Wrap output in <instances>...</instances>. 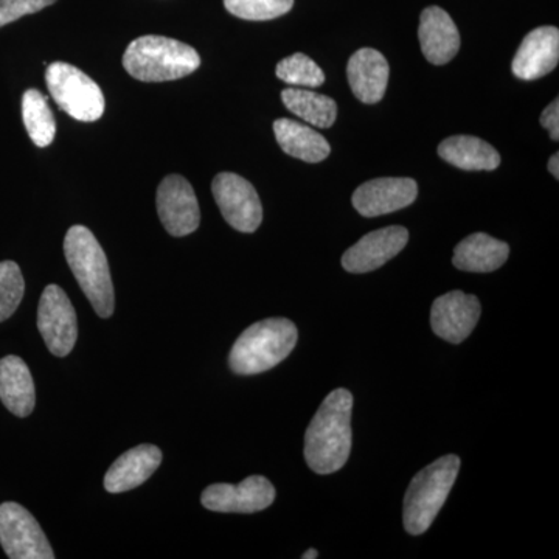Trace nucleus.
<instances>
[{"label": "nucleus", "instance_id": "11", "mask_svg": "<svg viewBox=\"0 0 559 559\" xmlns=\"http://www.w3.org/2000/svg\"><path fill=\"white\" fill-rule=\"evenodd\" d=\"M274 500V485L263 476H250L238 485H210L201 496L202 506L218 513H259Z\"/></svg>", "mask_w": 559, "mask_h": 559}, {"label": "nucleus", "instance_id": "8", "mask_svg": "<svg viewBox=\"0 0 559 559\" xmlns=\"http://www.w3.org/2000/svg\"><path fill=\"white\" fill-rule=\"evenodd\" d=\"M212 193L224 219L235 230L253 234L263 221V207L252 183L235 173H219L212 182Z\"/></svg>", "mask_w": 559, "mask_h": 559}, {"label": "nucleus", "instance_id": "31", "mask_svg": "<svg viewBox=\"0 0 559 559\" xmlns=\"http://www.w3.org/2000/svg\"><path fill=\"white\" fill-rule=\"evenodd\" d=\"M301 558H304V559H316V558H319V551L314 550V549L307 550V551H305L304 555H301Z\"/></svg>", "mask_w": 559, "mask_h": 559}, {"label": "nucleus", "instance_id": "22", "mask_svg": "<svg viewBox=\"0 0 559 559\" xmlns=\"http://www.w3.org/2000/svg\"><path fill=\"white\" fill-rule=\"evenodd\" d=\"M439 156L460 170L491 171L500 165V154L489 143L473 135H454L443 140Z\"/></svg>", "mask_w": 559, "mask_h": 559}, {"label": "nucleus", "instance_id": "20", "mask_svg": "<svg viewBox=\"0 0 559 559\" xmlns=\"http://www.w3.org/2000/svg\"><path fill=\"white\" fill-rule=\"evenodd\" d=\"M509 255L510 248L507 242L496 240L487 234H474L459 242L452 263L460 271L492 272L502 267Z\"/></svg>", "mask_w": 559, "mask_h": 559}, {"label": "nucleus", "instance_id": "21", "mask_svg": "<svg viewBox=\"0 0 559 559\" xmlns=\"http://www.w3.org/2000/svg\"><path fill=\"white\" fill-rule=\"evenodd\" d=\"M275 139L280 148L288 156L308 164H318L330 156L331 146L318 131L304 123L289 119H280L274 123Z\"/></svg>", "mask_w": 559, "mask_h": 559}, {"label": "nucleus", "instance_id": "18", "mask_svg": "<svg viewBox=\"0 0 559 559\" xmlns=\"http://www.w3.org/2000/svg\"><path fill=\"white\" fill-rule=\"evenodd\" d=\"M389 75V62L378 50L360 49L349 58L348 83L359 102L380 103L388 90Z\"/></svg>", "mask_w": 559, "mask_h": 559}, {"label": "nucleus", "instance_id": "26", "mask_svg": "<svg viewBox=\"0 0 559 559\" xmlns=\"http://www.w3.org/2000/svg\"><path fill=\"white\" fill-rule=\"evenodd\" d=\"M25 280L14 261L0 263V322L11 318L24 299Z\"/></svg>", "mask_w": 559, "mask_h": 559}, {"label": "nucleus", "instance_id": "16", "mask_svg": "<svg viewBox=\"0 0 559 559\" xmlns=\"http://www.w3.org/2000/svg\"><path fill=\"white\" fill-rule=\"evenodd\" d=\"M419 44L426 60L448 64L460 49V33L450 14L440 7H429L419 17Z\"/></svg>", "mask_w": 559, "mask_h": 559}, {"label": "nucleus", "instance_id": "13", "mask_svg": "<svg viewBox=\"0 0 559 559\" xmlns=\"http://www.w3.org/2000/svg\"><path fill=\"white\" fill-rule=\"evenodd\" d=\"M409 231L401 226L370 231L342 255V266L352 274H366L384 266L406 248Z\"/></svg>", "mask_w": 559, "mask_h": 559}, {"label": "nucleus", "instance_id": "9", "mask_svg": "<svg viewBox=\"0 0 559 559\" xmlns=\"http://www.w3.org/2000/svg\"><path fill=\"white\" fill-rule=\"evenodd\" d=\"M38 330L53 356L66 358L79 337L76 312L68 294L57 285H49L40 296Z\"/></svg>", "mask_w": 559, "mask_h": 559}, {"label": "nucleus", "instance_id": "5", "mask_svg": "<svg viewBox=\"0 0 559 559\" xmlns=\"http://www.w3.org/2000/svg\"><path fill=\"white\" fill-rule=\"evenodd\" d=\"M460 457L454 454L444 455L419 471L412 479L404 496V528L411 535H423L439 516L455 479H457Z\"/></svg>", "mask_w": 559, "mask_h": 559}, {"label": "nucleus", "instance_id": "19", "mask_svg": "<svg viewBox=\"0 0 559 559\" xmlns=\"http://www.w3.org/2000/svg\"><path fill=\"white\" fill-rule=\"evenodd\" d=\"M0 400L16 417H28L35 409V382L27 364L20 356L0 359Z\"/></svg>", "mask_w": 559, "mask_h": 559}, {"label": "nucleus", "instance_id": "10", "mask_svg": "<svg viewBox=\"0 0 559 559\" xmlns=\"http://www.w3.org/2000/svg\"><path fill=\"white\" fill-rule=\"evenodd\" d=\"M157 213L165 230L173 237H187L200 227L201 210L189 180L167 176L157 189Z\"/></svg>", "mask_w": 559, "mask_h": 559}, {"label": "nucleus", "instance_id": "28", "mask_svg": "<svg viewBox=\"0 0 559 559\" xmlns=\"http://www.w3.org/2000/svg\"><path fill=\"white\" fill-rule=\"evenodd\" d=\"M55 2L57 0H0V28L27 14L38 13Z\"/></svg>", "mask_w": 559, "mask_h": 559}, {"label": "nucleus", "instance_id": "25", "mask_svg": "<svg viewBox=\"0 0 559 559\" xmlns=\"http://www.w3.org/2000/svg\"><path fill=\"white\" fill-rule=\"evenodd\" d=\"M280 80L290 84V86L314 87L322 86L325 83V73L304 53H294L285 58L277 64L275 70Z\"/></svg>", "mask_w": 559, "mask_h": 559}, {"label": "nucleus", "instance_id": "12", "mask_svg": "<svg viewBox=\"0 0 559 559\" xmlns=\"http://www.w3.org/2000/svg\"><path fill=\"white\" fill-rule=\"evenodd\" d=\"M480 312V301L476 296L463 290H451L433 301L430 325L441 340L462 344L479 323Z\"/></svg>", "mask_w": 559, "mask_h": 559}, {"label": "nucleus", "instance_id": "17", "mask_svg": "<svg viewBox=\"0 0 559 559\" xmlns=\"http://www.w3.org/2000/svg\"><path fill=\"white\" fill-rule=\"evenodd\" d=\"M162 463V451L154 444H140L121 454L105 476L106 491L112 495L140 487L156 473Z\"/></svg>", "mask_w": 559, "mask_h": 559}, {"label": "nucleus", "instance_id": "7", "mask_svg": "<svg viewBox=\"0 0 559 559\" xmlns=\"http://www.w3.org/2000/svg\"><path fill=\"white\" fill-rule=\"evenodd\" d=\"M0 544L11 559H55L38 521L16 502L0 506Z\"/></svg>", "mask_w": 559, "mask_h": 559}, {"label": "nucleus", "instance_id": "1", "mask_svg": "<svg viewBox=\"0 0 559 559\" xmlns=\"http://www.w3.org/2000/svg\"><path fill=\"white\" fill-rule=\"evenodd\" d=\"M353 395L336 389L323 400L305 433V460L314 473L333 474L344 468L352 452Z\"/></svg>", "mask_w": 559, "mask_h": 559}, {"label": "nucleus", "instance_id": "27", "mask_svg": "<svg viewBox=\"0 0 559 559\" xmlns=\"http://www.w3.org/2000/svg\"><path fill=\"white\" fill-rule=\"evenodd\" d=\"M224 7L240 20L271 21L288 13L294 0H224Z\"/></svg>", "mask_w": 559, "mask_h": 559}, {"label": "nucleus", "instance_id": "15", "mask_svg": "<svg viewBox=\"0 0 559 559\" xmlns=\"http://www.w3.org/2000/svg\"><path fill=\"white\" fill-rule=\"evenodd\" d=\"M559 61V31L557 27H538L522 40L514 57L516 79L532 81L549 75Z\"/></svg>", "mask_w": 559, "mask_h": 559}, {"label": "nucleus", "instance_id": "23", "mask_svg": "<svg viewBox=\"0 0 559 559\" xmlns=\"http://www.w3.org/2000/svg\"><path fill=\"white\" fill-rule=\"evenodd\" d=\"M282 100L286 108L301 120L316 128L333 127L337 117V105L333 98L314 91L285 90Z\"/></svg>", "mask_w": 559, "mask_h": 559}, {"label": "nucleus", "instance_id": "14", "mask_svg": "<svg viewBox=\"0 0 559 559\" xmlns=\"http://www.w3.org/2000/svg\"><path fill=\"white\" fill-rule=\"evenodd\" d=\"M418 186L409 178H380L362 183L353 193V205L366 218L389 215L417 200Z\"/></svg>", "mask_w": 559, "mask_h": 559}, {"label": "nucleus", "instance_id": "29", "mask_svg": "<svg viewBox=\"0 0 559 559\" xmlns=\"http://www.w3.org/2000/svg\"><path fill=\"white\" fill-rule=\"evenodd\" d=\"M540 124L549 131L551 140L558 142L559 139V100L551 102L546 109H544L543 116H540Z\"/></svg>", "mask_w": 559, "mask_h": 559}, {"label": "nucleus", "instance_id": "4", "mask_svg": "<svg viewBox=\"0 0 559 559\" xmlns=\"http://www.w3.org/2000/svg\"><path fill=\"white\" fill-rule=\"evenodd\" d=\"M200 66V55L193 47L165 36H140L123 55L124 70L143 83L180 80Z\"/></svg>", "mask_w": 559, "mask_h": 559}, {"label": "nucleus", "instance_id": "24", "mask_svg": "<svg viewBox=\"0 0 559 559\" xmlns=\"http://www.w3.org/2000/svg\"><path fill=\"white\" fill-rule=\"evenodd\" d=\"M22 119L36 146L46 148L53 142L57 123L47 98L39 91H25L22 97Z\"/></svg>", "mask_w": 559, "mask_h": 559}, {"label": "nucleus", "instance_id": "30", "mask_svg": "<svg viewBox=\"0 0 559 559\" xmlns=\"http://www.w3.org/2000/svg\"><path fill=\"white\" fill-rule=\"evenodd\" d=\"M549 171L555 176V179H559V154L555 153L549 160Z\"/></svg>", "mask_w": 559, "mask_h": 559}, {"label": "nucleus", "instance_id": "6", "mask_svg": "<svg viewBox=\"0 0 559 559\" xmlns=\"http://www.w3.org/2000/svg\"><path fill=\"white\" fill-rule=\"evenodd\" d=\"M47 90L72 119L91 123L105 112V95L91 76L68 62H53L46 70Z\"/></svg>", "mask_w": 559, "mask_h": 559}, {"label": "nucleus", "instance_id": "2", "mask_svg": "<svg viewBox=\"0 0 559 559\" xmlns=\"http://www.w3.org/2000/svg\"><path fill=\"white\" fill-rule=\"evenodd\" d=\"M297 340L299 331L288 319L272 318L253 323L231 347L230 369L242 377L274 369L293 353Z\"/></svg>", "mask_w": 559, "mask_h": 559}, {"label": "nucleus", "instance_id": "3", "mask_svg": "<svg viewBox=\"0 0 559 559\" xmlns=\"http://www.w3.org/2000/svg\"><path fill=\"white\" fill-rule=\"evenodd\" d=\"M64 253L92 308L100 318H110L116 308V296L108 259L100 242L87 227L73 226L66 234Z\"/></svg>", "mask_w": 559, "mask_h": 559}]
</instances>
